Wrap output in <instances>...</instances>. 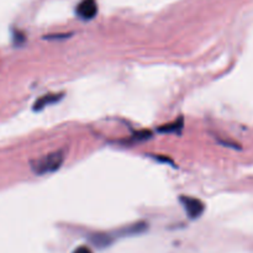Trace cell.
I'll return each instance as SVG.
<instances>
[{"instance_id": "5b68a950", "label": "cell", "mask_w": 253, "mask_h": 253, "mask_svg": "<svg viewBox=\"0 0 253 253\" xmlns=\"http://www.w3.org/2000/svg\"><path fill=\"white\" fill-rule=\"evenodd\" d=\"M183 126H184V120L183 118L177 119V120L172 121V123H168L166 125H162L158 127V132L161 133H179L183 130Z\"/></svg>"}, {"instance_id": "8992f818", "label": "cell", "mask_w": 253, "mask_h": 253, "mask_svg": "<svg viewBox=\"0 0 253 253\" xmlns=\"http://www.w3.org/2000/svg\"><path fill=\"white\" fill-rule=\"evenodd\" d=\"M91 242L98 247H106L111 244V239L108 236V235L98 234V235H94V236L91 237Z\"/></svg>"}, {"instance_id": "3957f363", "label": "cell", "mask_w": 253, "mask_h": 253, "mask_svg": "<svg viewBox=\"0 0 253 253\" xmlns=\"http://www.w3.org/2000/svg\"><path fill=\"white\" fill-rule=\"evenodd\" d=\"M76 11L81 19L91 20L98 14V4L95 0H82Z\"/></svg>"}, {"instance_id": "ba28073f", "label": "cell", "mask_w": 253, "mask_h": 253, "mask_svg": "<svg viewBox=\"0 0 253 253\" xmlns=\"http://www.w3.org/2000/svg\"><path fill=\"white\" fill-rule=\"evenodd\" d=\"M73 253H93L91 250L86 246H79L78 249H76L73 251Z\"/></svg>"}, {"instance_id": "6da1fadb", "label": "cell", "mask_w": 253, "mask_h": 253, "mask_svg": "<svg viewBox=\"0 0 253 253\" xmlns=\"http://www.w3.org/2000/svg\"><path fill=\"white\" fill-rule=\"evenodd\" d=\"M63 161H64L63 152H62V151H57V152L48 153V155L34 161V162L31 163V167L35 174L44 175V174H49V173H53L56 172V170H58L59 168H61Z\"/></svg>"}, {"instance_id": "52a82bcc", "label": "cell", "mask_w": 253, "mask_h": 253, "mask_svg": "<svg viewBox=\"0 0 253 253\" xmlns=\"http://www.w3.org/2000/svg\"><path fill=\"white\" fill-rule=\"evenodd\" d=\"M146 224L145 222H138V224H135L132 225V226L127 227V229H125L123 231L124 235L128 234V235H135V234H141V232H143L146 230Z\"/></svg>"}, {"instance_id": "277c9868", "label": "cell", "mask_w": 253, "mask_h": 253, "mask_svg": "<svg viewBox=\"0 0 253 253\" xmlns=\"http://www.w3.org/2000/svg\"><path fill=\"white\" fill-rule=\"evenodd\" d=\"M62 98H63V94H46V95H42L41 98H39L34 103V110L40 111L42 109L47 108V106L53 105V104L58 103Z\"/></svg>"}, {"instance_id": "7a4b0ae2", "label": "cell", "mask_w": 253, "mask_h": 253, "mask_svg": "<svg viewBox=\"0 0 253 253\" xmlns=\"http://www.w3.org/2000/svg\"><path fill=\"white\" fill-rule=\"evenodd\" d=\"M180 203L184 207V210L187 211V215L189 219L195 220L203 215L205 210V205L202 200L197 199V198L192 197H182L180 198Z\"/></svg>"}]
</instances>
